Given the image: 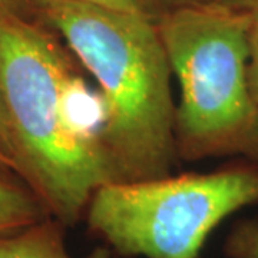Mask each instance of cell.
Segmentation results:
<instances>
[{
	"mask_svg": "<svg viewBox=\"0 0 258 258\" xmlns=\"http://www.w3.org/2000/svg\"><path fill=\"white\" fill-rule=\"evenodd\" d=\"M35 13L99 88V144L113 182L171 175L178 159L172 71L155 19L74 0H35Z\"/></svg>",
	"mask_w": 258,
	"mask_h": 258,
	"instance_id": "1",
	"label": "cell"
},
{
	"mask_svg": "<svg viewBox=\"0 0 258 258\" xmlns=\"http://www.w3.org/2000/svg\"><path fill=\"white\" fill-rule=\"evenodd\" d=\"M59 39L30 18L0 15V93L18 175L52 218L74 227L113 179L99 144L72 122L68 95L79 62Z\"/></svg>",
	"mask_w": 258,
	"mask_h": 258,
	"instance_id": "2",
	"label": "cell"
},
{
	"mask_svg": "<svg viewBox=\"0 0 258 258\" xmlns=\"http://www.w3.org/2000/svg\"><path fill=\"white\" fill-rule=\"evenodd\" d=\"M251 13L220 3L155 19L172 75L178 158L197 162L241 157L258 165V106L247 79Z\"/></svg>",
	"mask_w": 258,
	"mask_h": 258,
	"instance_id": "3",
	"label": "cell"
},
{
	"mask_svg": "<svg viewBox=\"0 0 258 258\" xmlns=\"http://www.w3.org/2000/svg\"><path fill=\"white\" fill-rule=\"evenodd\" d=\"M258 204V165L249 161L99 186L85 220L93 235L123 257L200 258L225 218Z\"/></svg>",
	"mask_w": 258,
	"mask_h": 258,
	"instance_id": "4",
	"label": "cell"
},
{
	"mask_svg": "<svg viewBox=\"0 0 258 258\" xmlns=\"http://www.w3.org/2000/svg\"><path fill=\"white\" fill-rule=\"evenodd\" d=\"M64 227L52 217L0 237V258H75L64 242ZM83 258H111L108 247L95 248Z\"/></svg>",
	"mask_w": 258,
	"mask_h": 258,
	"instance_id": "5",
	"label": "cell"
},
{
	"mask_svg": "<svg viewBox=\"0 0 258 258\" xmlns=\"http://www.w3.org/2000/svg\"><path fill=\"white\" fill-rule=\"evenodd\" d=\"M49 212L23 181L0 176V237L45 220Z\"/></svg>",
	"mask_w": 258,
	"mask_h": 258,
	"instance_id": "6",
	"label": "cell"
},
{
	"mask_svg": "<svg viewBox=\"0 0 258 258\" xmlns=\"http://www.w3.org/2000/svg\"><path fill=\"white\" fill-rule=\"evenodd\" d=\"M228 258H258V220H241L224 242Z\"/></svg>",
	"mask_w": 258,
	"mask_h": 258,
	"instance_id": "7",
	"label": "cell"
},
{
	"mask_svg": "<svg viewBox=\"0 0 258 258\" xmlns=\"http://www.w3.org/2000/svg\"><path fill=\"white\" fill-rule=\"evenodd\" d=\"M247 79H248L249 92L258 106V10L251 13V22H249Z\"/></svg>",
	"mask_w": 258,
	"mask_h": 258,
	"instance_id": "8",
	"label": "cell"
},
{
	"mask_svg": "<svg viewBox=\"0 0 258 258\" xmlns=\"http://www.w3.org/2000/svg\"><path fill=\"white\" fill-rule=\"evenodd\" d=\"M74 2L88 3V5H93V6L119 10V12H128V13H138V15L151 16L145 0H74ZM33 5H35V0H33Z\"/></svg>",
	"mask_w": 258,
	"mask_h": 258,
	"instance_id": "9",
	"label": "cell"
},
{
	"mask_svg": "<svg viewBox=\"0 0 258 258\" xmlns=\"http://www.w3.org/2000/svg\"><path fill=\"white\" fill-rule=\"evenodd\" d=\"M218 0H145L149 15L154 19L165 15L168 12H172L182 8L197 6V5H207V3H215Z\"/></svg>",
	"mask_w": 258,
	"mask_h": 258,
	"instance_id": "10",
	"label": "cell"
},
{
	"mask_svg": "<svg viewBox=\"0 0 258 258\" xmlns=\"http://www.w3.org/2000/svg\"><path fill=\"white\" fill-rule=\"evenodd\" d=\"M0 152L9 159L10 162L13 164V166H15V169H16L13 145H12V137H10L9 123H8L5 105H3V101H2V93H0ZM16 172H18V169H16Z\"/></svg>",
	"mask_w": 258,
	"mask_h": 258,
	"instance_id": "11",
	"label": "cell"
},
{
	"mask_svg": "<svg viewBox=\"0 0 258 258\" xmlns=\"http://www.w3.org/2000/svg\"><path fill=\"white\" fill-rule=\"evenodd\" d=\"M33 12V0H0V15H18L30 18L29 15Z\"/></svg>",
	"mask_w": 258,
	"mask_h": 258,
	"instance_id": "12",
	"label": "cell"
},
{
	"mask_svg": "<svg viewBox=\"0 0 258 258\" xmlns=\"http://www.w3.org/2000/svg\"><path fill=\"white\" fill-rule=\"evenodd\" d=\"M222 6L238 12H245V13H252L258 10V0H218Z\"/></svg>",
	"mask_w": 258,
	"mask_h": 258,
	"instance_id": "13",
	"label": "cell"
},
{
	"mask_svg": "<svg viewBox=\"0 0 258 258\" xmlns=\"http://www.w3.org/2000/svg\"><path fill=\"white\" fill-rule=\"evenodd\" d=\"M0 176L20 179V178L18 176V172H16V169H15L13 164H12L9 159L5 157L2 152H0ZM20 181H22V179H20Z\"/></svg>",
	"mask_w": 258,
	"mask_h": 258,
	"instance_id": "14",
	"label": "cell"
}]
</instances>
